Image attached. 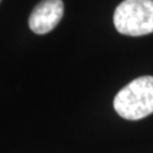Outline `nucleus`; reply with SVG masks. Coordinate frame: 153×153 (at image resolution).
Segmentation results:
<instances>
[{"label":"nucleus","instance_id":"f257e3e1","mask_svg":"<svg viewBox=\"0 0 153 153\" xmlns=\"http://www.w3.org/2000/svg\"><path fill=\"white\" fill-rule=\"evenodd\" d=\"M114 108L128 120H138L153 114V76L138 77L121 88L115 97Z\"/></svg>","mask_w":153,"mask_h":153},{"label":"nucleus","instance_id":"f03ea898","mask_svg":"<svg viewBox=\"0 0 153 153\" xmlns=\"http://www.w3.org/2000/svg\"><path fill=\"white\" fill-rule=\"evenodd\" d=\"M116 30L129 36L153 32V0H124L114 14Z\"/></svg>","mask_w":153,"mask_h":153},{"label":"nucleus","instance_id":"7ed1b4c3","mask_svg":"<svg viewBox=\"0 0 153 153\" xmlns=\"http://www.w3.org/2000/svg\"><path fill=\"white\" fill-rule=\"evenodd\" d=\"M64 15L61 0H42L30 15L28 25L36 34H45L52 31Z\"/></svg>","mask_w":153,"mask_h":153}]
</instances>
